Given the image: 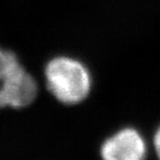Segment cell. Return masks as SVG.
<instances>
[{
  "instance_id": "6da1fadb",
  "label": "cell",
  "mask_w": 160,
  "mask_h": 160,
  "mask_svg": "<svg viewBox=\"0 0 160 160\" xmlns=\"http://www.w3.org/2000/svg\"><path fill=\"white\" fill-rule=\"evenodd\" d=\"M44 78L47 91L63 105H78L92 92L91 71L75 57L58 55L51 58L45 65Z\"/></svg>"
},
{
  "instance_id": "7a4b0ae2",
  "label": "cell",
  "mask_w": 160,
  "mask_h": 160,
  "mask_svg": "<svg viewBox=\"0 0 160 160\" xmlns=\"http://www.w3.org/2000/svg\"><path fill=\"white\" fill-rule=\"evenodd\" d=\"M148 142L138 129L132 126L122 127L101 142V160H146Z\"/></svg>"
},
{
  "instance_id": "3957f363",
  "label": "cell",
  "mask_w": 160,
  "mask_h": 160,
  "mask_svg": "<svg viewBox=\"0 0 160 160\" xmlns=\"http://www.w3.org/2000/svg\"><path fill=\"white\" fill-rule=\"evenodd\" d=\"M38 95V81L22 63H19L0 83V108L28 107L36 101Z\"/></svg>"
},
{
  "instance_id": "277c9868",
  "label": "cell",
  "mask_w": 160,
  "mask_h": 160,
  "mask_svg": "<svg viewBox=\"0 0 160 160\" xmlns=\"http://www.w3.org/2000/svg\"><path fill=\"white\" fill-rule=\"evenodd\" d=\"M19 63L20 60L12 51L0 47V83Z\"/></svg>"
},
{
  "instance_id": "5b68a950",
  "label": "cell",
  "mask_w": 160,
  "mask_h": 160,
  "mask_svg": "<svg viewBox=\"0 0 160 160\" xmlns=\"http://www.w3.org/2000/svg\"><path fill=\"white\" fill-rule=\"evenodd\" d=\"M152 145L156 156H157L158 160H160V125L157 127V129L155 130L154 134H153Z\"/></svg>"
}]
</instances>
